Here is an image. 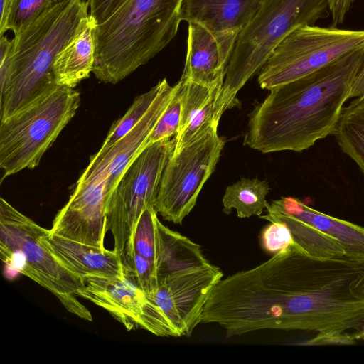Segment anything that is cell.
<instances>
[{"mask_svg":"<svg viewBox=\"0 0 364 364\" xmlns=\"http://www.w3.org/2000/svg\"><path fill=\"white\" fill-rule=\"evenodd\" d=\"M232 299L247 332H356L364 328V261L316 258L291 245L238 272Z\"/></svg>","mask_w":364,"mask_h":364,"instance_id":"6da1fadb","label":"cell"},{"mask_svg":"<svg viewBox=\"0 0 364 364\" xmlns=\"http://www.w3.org/2000/svg\"><path fill=\"white\" fill-rule=\"evenodd\" d=\"M363 64L364 47L269 90L248 115L243 144L264 154L301 152L333 134Z\"/></svg>","mask_w":364,"mask_h":364,"instance_id":"7a4b0ae2","label":"cell"},{"mask_svg":"<svg viewBox=\"0 0 364 364\" xmlns=\"http://www.w3.org/2000/svg\"><path fill=\"white\" fill-rule=\"evenodd\" d=\"M85 0H62L14 34L0 38V121L56 84L53 65L58 53L89 15Z\"/></svg>","mask_w":364,"mask_h":364,"instance_id":"3957f363","label":"cell"},{"mask_svg":"<svg viewBox=\"0 0 364 364\" xmlns=\"http://www.w3.org/2000/svg\"><path fill=\"white\" fill-rule=\"evenodd\" d=\"M182 0H127L95 26L92 73L117 84L148 63L173 39Z\"/></svg>","mask_w":364,"mask_h":364,"instance_id":"277c9868","label":"cell"},{"mask_svg":"<svg viewBox=\"0 0 364 364\" xmlns=\"http://www.w3.org/2000/svg\"><path fill=\"white\" fill-rule=\"evenodd\" d=\"M330 14L328 0H259L239 33L217 102L222 116L236 105V95L257 73L274 48L291 32Z\"/></svg>","mask_w":364,"mask_h":364,"instance_id":"5b68a950","label":"cell"},{"mask_svg":"<svg viewBox=\"0 0 364 364\" xmlns=\"http://www.w3.org/2000/svg\"><path fill=\"white\" fill-rule=\"evenodd\" d=\"M49 230L38 225L0 198L1 260L55 296L69 312L92 321L90 311L77 299L84 281L68 270L49 247Z\"/></svg>","mask_w":364,"mask_h":364,"instance_id":"8992f818","label":"cell"},{"mask_svg":"<svg viewBox=\"0 0 364 364\" xmlns=\"http://www.w3.org/2000/svg\"><path fill=\"white\" fill-rule=\"evenodd\" d=\"M80 104L74 89L55 85L13 115L0 121L1 180L33 169L70 122Z\"/></svg>","mask_w":364,"mask_h":364,"instance_id":"52a82bcc","label":"cell"},{"mask_svg":"<svg viewBox=\"0 0 364 364\" xmlns=\"http://www.w3.org/2000/svg\"><path fill=\"white\" fill-rule=\"evenodd\" d=\"M176 145L173 138L146 146L124 171L105 200L106 229L123 265L134 253L136 224L148 207H154L164 168Z\"/></svg>","mask_w":364,"mask_h":364,"instance_id":"ba28073f","label":"cell"},{"mask_svg":"<svg viewBox=\"0 0 364 364\" xmlns=\"http://www.w3.org/2000/svg\"><path fill=\"white\" fill-rule=\"evenodd\" d=\"M363 47L364 29L302 26L288 34L274 48L257 73V82L262 89L269 90Z\"/></svg>","mask_w":364,"mask_h":364,"instance_id":"9c48e42d","label":"cell"},{"mask_svg":"<svg viewBox=\"0 0 364 364\" xmlns=\"http://www.w3.org/2000/svg\"><path fill=\"white\" fill-rule=\"evenodd\" d=\"M218 124H211L171 156L154 203L156 211L164 220L181 224L194 208L225 144L218 134Z\"/></svg>","mask_w":364,"mask_h":364,"instance_id":"30bf717a","label":"cell"},{"mask_svg":"<svg viewBox=\"0 0 364 364\" xmlns=\"http://www.w3.org/2000/svg\"><path fill=\"white\" fill-rule=\"evenodd\" d=\"M115 144L92 155L76 182L67 203L58 212L50 233L83 244L104 247L106 229L105 188Z\"/></svg>","mask_w":364,"mask_h":364,"instance_id":"8fae6325","label":"cell"},{"mask_svg":"<svg viewBox=\"0 0 364 364\" xmlns=\"http://www.w3.org/2000/svg\"><path fill=\"white\" fill-rule=\"evenodd\" d=\"M223 277L220 269L210 263L163 279L156 292L148 295L154 306V335L190 336L200 323L210 292Z\"/></svg>","mask_w":364,"mask_h":364,"instance_id":"7c38bea8","label":"cell"},{"mask_svg":"<svg viewBox=\"0 0 364 364\" xmlns=\"http://www.w3.org/2000/svg\"><path fill=\"white\" fill-rule=\"evenodd\" d=\"M77 296L107 311L127 331L142 328L154 334L153 303L146 293L124 276H87Z\"/></svg>","mask_w":364,"mask_h":364,"instance_id":"4fadbf2b","label":"cell"},{"mask_svg":"<svg viewBox=\"0 0 364 364\" xmlns=\"http://www.w3.org/2000/svg\"><path fill=\"white\" fill-rule=\"evenodd\" d=\"M239 33H215L188 24L187 52L180 80L222 89Z\"/></svg>","mask_w":364,"mask_h":364,"instance_id":"5bb4252c","label":"cell"},{"mask_svg":"<svg viewBox=\"0 0 364 364\" xmlns=\"http://www.w3.org/2000/svg\"><path fill=\"white\" fill-rule=\"evenodd\" d=\"M259 0H182L181 21L215 33H240L255 13Z\"/></svg>","mask_w":364,"mask_h":364,"instance_id":"9a60e30c","label":"cell"},{"mask_svg":"<svg viewBox=\"0 0 364 364\" xmlns=\"http://www.w3.org/2000/svg\"><path fill=\"white\" fill-rule=\"evenodd\" d=\"M46 240L60 262L83 281L87 276L124 277L120 257L114 250L83 244L52 235L50 231Z\"/></svg>","mask_w":364,"mask_h":364,"instance_id":"2e32d148","label":"cell"},{"mask_svg":"<svg viewBox=\"0 0 364 364\" xmlns=\"http://www.w3.org/2000/svg\"><path fill=\"white\" fill-rule=\"evenodd\" d=\"M267 206L312 225L336 240L343 247L346 256L364 261L363 227L319 212L291 196L267 203Z\"/></svg>","mask_w":364,"mask_h":364,"instance_id":"e0dca14e","label":"cell"},{"mask_svg":"<svg viewBox=\"0 0 364 364\" xmlns=\"http://www.w3.org/2000/svg\"><path fill=\"white\" fill-rule=\"evenodd\" d=\"M176 88V84L171 86L167 82L141 119L125 136L114 144L117 152L108 167L105 200L128 166L147 146L148 138L171 102Z\"/></svg>","mask_w":364,"mask_h":364,"instance_id":"ac0fdd59","label":"cell"},{"mask_svg":"<svg viewBox=\"0 0 364 364\" xmlns=\"http://www.w3.org/2000/svg\"><path fill=\"white\" fill-rule=\"evenodd\" d=\"M182 91V112L173 151H178L197 134L214 123H219L217 102L222 89H211L188 81L179 80Z\"/></svg>","mask_w":364,"mask_h":364,"instance_id":"d6986e66","label":"cell"},{"mask_svg":"<svg viewBox=\"0 0 364 364\" xmlns=\"http://www.w3.org/2000/svg\"><path fill=\"white\" fill-rule=\"evenodd\" d=\"M95 26L89 15L84 17L75 36L56 55L53 65L56 85L75 88L93 71Z\"/></svg>","mask_w":364,"mask_h":364,"instance_id":"ffe728a7","label":"cell"},{"mask_svg":"<svg viewBox=\"0 0 364 364\" xmlns=\"http://www.w3.org/2000/svg\"><path fill=\"white\" fill-rule=\"evenodd\" d=\"M267 214L259 218L269 222H281L290 230L296 245L306 255L321 259L340 258L346 255L334 239L312 225L289 214L266 207Z\"/></svg>","mask_w":364,"mask_h":364,"instance_id":"44dd1931","label":"cell"},{"mask_svg":"<svg viewBox=\"0 0 364 364\" xmlns=\"http://www.w3.org/2000/svg\"><path fill=\"white\" fill-rule=\"evenodd\" d=\"M333 135L341 151L364 176V95L343 107Z\"/></svg>","mask_w":364,"mask_h":364,"instance_id":"7402d4cb","label":"cell"},{"mask_svg":"<svg viewBox=\"0 0 364 364\" xmlns=\"http://www.w3.org/2000/svg\"><path fill=\"white\" fill-rule=\"evenodd\" d=\"M270 187L266 180L242 178L225 189L222 202L224 212L236 210L239 218L260 216L267 201Z\"/></svg>","mask_w":364,"mask_h":364,"instance_id":"603a6c76","label":"cell"},{"mask_svg":"<svg viewBox=\"0 0 364 364\" xmlns=\"http://www.w3.org/2000/svg\"><path fill=\"white\" fill-rule=\"evenodd\" d=\"M161 225L154 207H148L141 214L133 235V251L152 262L156 268L163 246Z\"/></svg>","mask_w":364,"mask_h":364,"instance_id":"cb8c5ba5","label":"cell"},{"mask_svg":"<svg viewBox=\"0 0 364 364\" xmlns=\"http://www.w3.org/2000/svg\"><path fill=\"white\" fill-rule=\"evenodd\" d=\"M160 80L147 92L139 95L133 101L125 114L110 127L101 149H107L125 136L145 115L167 82Z\"/></svg>","mask_w":364,"mask_h":364,"instance_id":"d4e9b609","label":"cell"},{"mask_svg":"<svg viewBox=\"0 0 364 364\" xmlns=\"http://www.w3.org/2000/svg\"><path fill=\"white\" fill-rule=\"evenodd\" d=\"M122 267L124 276L147 295L156 292L159 279L156 266L152 262L134 252Z\"/></svg>","mask_w":364,"mask_h":364,"instance_id":"484cf974","label":"cell"},{"mask_svg":"<svg viewBox=\"0 0 364 364\" xmlns=\"http://www.w3.org/2000/svg\"><path fill=\"white\" fill-rule=\"evenodd\" d=\"M171 102L159 119L147 140V146L177 134L182 112V91L179 81Z\"/></svg>","mask_w":364,"mask_h":364,"instance_id":"4316f807","label":"cell"},{"mask_svg":"<svg viewBox=\"0 0 364 364\" xmlns=\"http://www.w3.org/2000/svg\"><path fill=\"white\" fill-rule=\"evenodd\" d=\"M62 0H13L7 23V31L14 33L36 19Z\"/></svg>","mask_w":364,"mask_h":364,"instance_id":"83f0119b","label":"cell"},{"mask_svg":"<svg viewBox=\"0 0 364 364\" xmlns=\"http://www.w3.org/2000/svg\"><path fill=\"white\" fill-rule=\"evenodd\" d=\"M264 249L275 254L289 246L296 245L289 228L281 222H272L262 233Z\"/></svg>","mask_w":364,"mask_h":364,"instance_id":"f1b7e54d","label":"cell"},{"mask_svg":"<svg viewBox=\"0 0 364 364\" xmlns=\"http://www.w3.org/2000/svg\"><path fill=\"white\" fill-rule=\"evenodd\" d=\"M356 339L353 334L336 331L319 332L314 338L299 343L303 346L352 345Z\"/></svg>","mask_w":364,"mask_h":364,"instance_id":"f546056e","label":"cell"},{"mask_svg":"<svg viewBox=\"0 0 364 364\" xmlns=\"http://www.w3.org/2000/svg\"><path fill=\"white\" fill-rule=\"evenodd\" d=\"M127 0H87L90 14L95 26L110 16Z\"/></svg>","mask_w":364,"mask_h":364,"instance_id":"4dcf8cb0","label":"cell"},{"mask_svg":"<svg viewBox=\"0 0 364 364\" xmlns=\"http://www.w3.org/2000/svg\"><path fill=\"white\" fill-rule=\"evenodd\" d=\"M355 0H328L329 12L332 18V26H338L343 23L350 7Z\"/></svg>","mask_w":364,"mask_h":364,"instance_id":"1f68e13d","label":"cell"},{"mask_svg":"<svg viewBox=\"0 0 364 364\" xmlns=\"http://www.w3.org/2000/svg\"><path fill=\"white\" fill-rule=\"evenodd\" d=\"M0 36L7 31V23L11 12L13 0H0Z\"/></svg>","mask_w":364,"mask_h":364,"instance_id":"d6a6232c","label":"cell"},{"mask_svg":"<svg viewBox=\"0 0 364 364\" xmlns=\"http://www.w3.org/2000/svg\"><path fill=\"white\" fill-rule=\"evenodd\" d=\"M364 95V64L357 74L350 90V98Z\"/></svg>","mask_w":364,"mask_h":364,"instance_id":"836d02e7","label":"cell"},{"mask_svg":"<svg viewBox=\"0 0 364 364\" xmlns=\"http://www.w3.org/2000/svg\"><path fill=\"white\" fill-rule=\"evenodd\" d=\"M356 340L364 339V328L353 333Z\"/></svg>","mask_w":364,"mask_h":364,"instance_id":"e575fe53","label":"cell"}]
</instances>
